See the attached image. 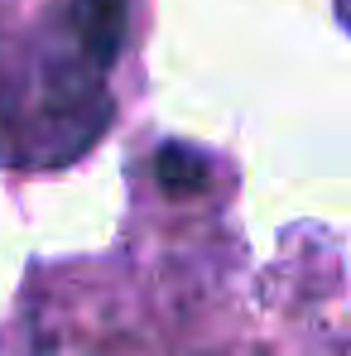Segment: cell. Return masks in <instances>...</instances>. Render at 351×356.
Masks as SVG:
<instances>
[{
	"label": "cell",
	"mask_w": 351,
	"mask_h": 356,
	"mask_svg": "<svg viewBox=\"0 0 351 356\" xmlns=\"http://www.w3.org/2000/svg\"><path fill=\"white\" fill-rule=\"evenodd\" d=\"M72 24L82 39V54L97 67H111L125 44V0H77L72 5Z\"/></svg>",
	"instance_id": "obj_1"
},
{
	"label": "cell",
	"mask_w": 351,
	"mask_h": 356,
	"mask_svg": "<svg viewBox=\"0 0 351 356\" xmlns=\"http://www.w3.org/2000/svg\"><path fill=\"white\" fill-rule=\"evenodd\" d=\"M154 178H159V188L174 193V197H197V193H207L212 169H207V154H202V149L169 140V145L154 149Z\"/></svg>",
	"instance_id": "obj_2"
},
{
	"label": "cell",
	"mask_w": 351,
	"mask_h": 356,
	"mask_svg": "<svg viewBox=\"0 0 351 356\" xmlns=\"http://www.w3.org/2000/svg\"><path fill=\"white\" fill-rule=\"evenodd\" d=\"M342 19H347V29H351V0H342Z\"/></svg>",
	"instance_id": "obj_3"
}]
</instances>
